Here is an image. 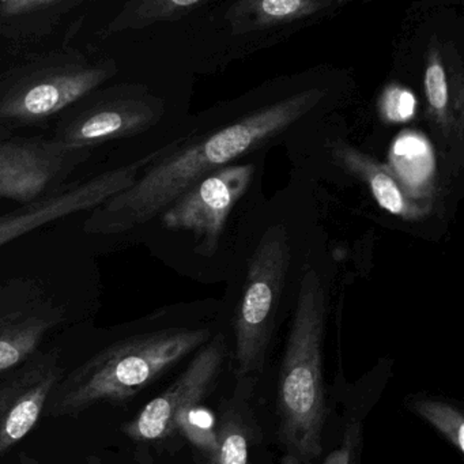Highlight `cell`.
<instances>
[{"mask_svg":"<svg viewBox=\"0 0 464 464\" xmlns=\"http://www.w3.org/2000/svg\"><path fill=\"white\" fill-rule=\"evenodd\" d=\"M320 99L319 91L303 92L200 140L157 151L153 161L129 188L92 211L85 222L86 232L121 235L148 224L170 208L199 179L284 131Z\"/></svg>","mask_w":464,"mask_h":464,"instance_id":"6da1fadb","label":"cell"},{"mask_svg":"<svg viewBox=\"0 0 464 464\" xmlns=\"http://www.w3.org/2000/svg\"><path fill=\"white\" fill-rule=\"evenodd\" d=\"M327 292L314 268L305 267L276 388L282 464H311L322 452L325 423L323 346Z\"/></svg>","mask_w":464,"mask_h":464,"instance_id":"7a4b0ae2","label":"cell"},{"mask_svg":"<svg viewBox=\"0 0 464 464\" xmlns=\"http://www.w3.org/2000/svg\"><path fill=\"white\" fill-rule=\"evenodd\" d=\"M208 339V328H165L105 347L62 377L48 398L44 414L70 417L100 403H123L205 346Z\"/></svg>","mask_w":464,"mask_h":464,"instance_id":"3957f363","label":"cell"},{"mask_svg":"<svg viewBox=\"0 0 464 464\" xmlns=\"http://www.w3.org/2000/svg\"><path fill=\"white\" fill-rule=\"evenodd\" d=\"M112 58L64 47L26 59L0 74V130L50 123L118 74Z\"/></svg>","mask_w":464,"mask_h":464,"instance_id":"277c9868","label":"cell"},{"mask_svg":"<svg viewBox=\"0 0 464 464\" xmlns=\"http://www.w3.org/2000/svg\"><path fill=\"white\" fill-rule=\"evenodd\" d=\"M289 265V240L284 227L267 230L252 256L236 311L235 373L238 379L263 371Z\"/></svg>","mask_w":464,"mask_h":464,"instance_id":"5b68a950","label":"cell"},{"mask_svg":"<svg viewBox=\"0 0 464 464\" xmlns=\"http://www.w3.org/2000/svg\"><path fill=\"white\" fill-rule=\"evenodd\" d=\"M162 115L164 104L145 86L107 83L62 113L51 140L72 150L93 151L105 143L149 131Z\"/></svg>","mask_w":464,"mask_h":464,"instance_id":"8992f818","label":"cell"},{"mask_svg":"<svg viewBox=\"0 0 464 464\" xmlns=\"http://www.w3.org/2000/svg\"><path fill=\"white\" fill-rule=\"evenodd\" d=\"M92 153L0 130V199L26 205L59 191Z\"/></svg>","mask_w":464,"mask_h":464,"instance_id":"52a82bcc","label":"cell"},{"mask_svg":"<svg viewBox=\"0 0 464 464\" xmlns=\"http://www.w3.org/2000/svg\"><path fill=\"white\" fill-rule=\"evenodd\" d=\"M154 157L156 151L86 180L72 181L48 197L0 216V246L56 219L93 211L113 195L129 188Z\"/></svg>","mask_w":464,"mask_h":464,"instance_id":"ba28073f","label":"cell"},{"mask_svg":"<svg viewBox=\"0 0 464 464\" xmlns=\"http://www.w3.org/2000/svg\"><path fill=\"white\" fill-rule=\"evenodd\" d=\"M225 358L227 342L218 335L200 347L183 373L123 426L124 433L137 442H159L175 434L176 418L202 403L216 387Z\"/></svg>","mask_w":464,"mask_h":464,"instance_id":"9c48e42d","label":"cell"},{"mask_svg":"<svg viewBox=\"0 0 464 464\" xmlns=\"http://www.w3.org/2000/svg\"><path fill=\"white\" fill-rule=\"evenodd\" d=\"M62 377L58 350L36 352L23 365L0 376V458L36 426Z\"/></svg>","mask_w":464,"mask_h":464,"instance_id":"30bf717a","label":"cell"},{"mask_svg":"<svg viewBox=\"0 0 464 464\" xmlns=\"http://www.w3.org/2000/svg\"><path fill=\"white\" fill-rule=\"evenodd\" d=\"M252 175V165H232L208 173L161 214L162 222L168 229L197 233L205 240L203 251H214L230 210L248 188Z\"/></svg>","mask_w":464,"mask_h":464,"instance_id":"8fae6325","label":"cell"},{"mask_svg":"<svg viewBox=\"0 0 464 464\" xmlns=\"http://www.w3.org/2000/svg\"><path fill=\"white\" fill-rule=\"evenodd\" d=\"M63 314V308L34 282L14 281L0 287V376L39 352V344Z\"/></svg>","mask_w":464,"mask_h":464,"instance_id":"7c38bea8","label":"cell"},{"mask_svg":"<svg viewBox=\"0 0 464 464\" xmlns=\"http://www.w3.org/2000/svg\"><path fill=\"white\" fill-rule=\"evenodd\" d=\"M81 5V0H0V39L12 45L40 42Z\"/></svg>","mask_w":464,"mask_h":464,"instance_id":"4fadbf2b","label":"cell"},{"mask_svg":"<svg viewBox=\"0 0 464 464\" xmlns=\"http://www.w3.org/2000/svg\"><path fill=\"white\" fill-rule=\"evenodd\" d=\"M199 6H202L199 0H132L121 7L105 32L107 34H124L154 24L180 20Z\"/></svg>","mask_w":464,"mask_h":464,"instance_id":"5bb4252c","label":"cell"},{"mask_svg":"<svg viewBox=\"0 0 464 464\" xmlns=\"http://www.w3.org/2000/svg\"><path fill=\"white\" fill-rule=\"evenodd\" d=\"M330 2H314V0H257L243 2L235 6L230 18L246 17V23L241 24L249 29L271 28L301 20L308 15L319 13L331 6Z\"/></svg>","mask_w":464,"mask_h":464,"instance_id":"9a60e30c","label":"cell"},{"mask_svg":"<svg viewBox=\"0 0 464 464\" xmlns=\"http://www.w3.org/2000/svg\"><path fill=\"white\" fill-rule=\"evenodd\" d=\"M255 433L249 418L237 407H229L217 426L216 450L206 464H252L249 453Z\"/></svg>","mask_w":464,"mask_h":464,"instance_id":"2e32d148","label":"cell"},{"mask_svg":"<svg viewBox=\"0 0 464 464\" xmlns=\"http://www.w3.org/2000/svg\"><path fill=\"white\" fill-rule=\"evenodd\" d=\"M347 161L368 180L374 199L384 210L390 211L391 214H395V216H417L418 211L411 206L407 205L406 199H404L403 194H401V188L393 180L392 176L388 175L382 168L365 161V159L358 156V154H347Z\"/></svg>","mask_w":464,"mask_h":464,"instance_id":"e0dca14e","label":"cell"},{"mask_svg":"<svg viewBox=\"0 0 464 464\" xmlns=\"http://www.w3.org/2000/svg\"><path fill=\"white\" fill-rule=\"evenodd\" d=\"M217 426L218 422L214 412L199 403L176 418L175 433L183 434L208 459L216 450Z\"/></svg>","mask_w":464,"mask_h":464,"instance_id":"ac0fdd59","label":"cell"},{"mask_svg":"<svg viewBox=\"0 0 464 464\" xmlns=\"http://www.w3.org/2000/svg\"><path fill=\"white\" fill-rule=\"evenodd\" d=\"M411 410L431 423L458 452H464V417L460 410L434 399H417L412 401Z\"/></svg>","mask_w":464,"mask_h":464,"instance_id":"d6986e66","label":"cell"},{"mask_svg":"<svg viewBox=\"0 0 464 464\" xmlns=\"http://www.w3.org/2000/svg\"><path fill=\"white\" fill-rule=\"evenodd\" d=\"M393 164L398 172H401L407 180L418 181L417 173L426 176L430 167L420 165L418 162L431 160L430 148L426 140L418 135L406 134L396 140L392 150Z\"/></svg>","mask_w":464,"mask_h":464,"instance_id":"ffe728a7","label":"cell"},{"mask_svg":"<svg viewBox=\"0 0 464 464\" xmlns=\"http://www.w3.org/2000/svg\"><path fill=\"white\" fill-rule=\"evenodd\" d=\"M425 93L434 118L445 121L448 112V83L439 59L430 58L425 72Z\"/></svg>","mask_w":464,"mask_h":464,"instance_id":"44dd1931","label":"cell"},{"mask_svg":"<svg viewBox=\"0 0 464 464\" xmlns=\"http://www.w3.org/2000/svg\"><path fill=\"white\" fill-rule=\"evenodd\" d=\"M361 441H362L361 422L353 420L344 429L341 445L325 458L323 464H358Z\"/></svg>","mask_w":464,"mask_h":464,"instance_id":"7402d4cb","label":"cell"},{"mask_svg":"<svg viewBox=\"0 0 464 464\" xmlns=\"http://www.w3.org/2000/svg\"><path fill=\"white\" fill-rule=\"evenodd\" d=\"M414 111L415 99L410 92L401 88L388 89L384 97V112L390 121H409Z\"/></svg>","mask_w":464,"mask_h":464,"instance_id":"603a6c76","label":"cell"},{"mask_svg":"<svg viewBox=\"0 0 464 464\" xmlns=\"http://www.w3.org/2000/svg\"><path fill=\"white\" fill-rule=\"evenodd\" d=\"M20 464H40L39 461L36 460V459L31 458L29 455H24L20 456Z\"/></svg>","mask_w":464,"mask_h":464,"instance_id":"cb8c5ba5","label":"cell"}]
</instances>
